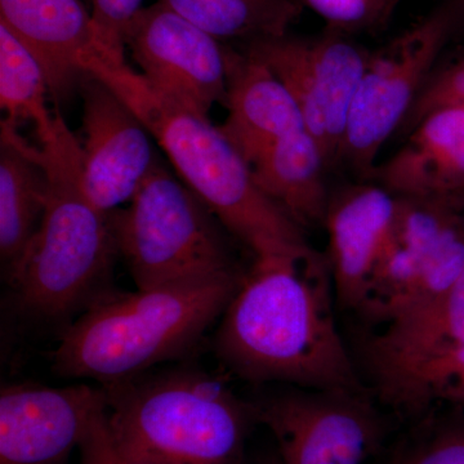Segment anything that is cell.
<instances>
[{"label":"cell","mask_w":464,"mask_h":464,"mask_svg":"<svg viewBox=\"0 0 464 464\" xmlns=\"http://www.w3.org/2000/svg\"><path fill=\"white\" fill-rule=\"evenodd\" d=\"M328 262L257 258L226 307L216 353L255 383L364 392L332 310Z\"/></svg>","instance_id":"cell-1"},{"label":"cell","mask_w":464,"mask_h":464,"mask_svg":"<svg viewBox=\"0 0 464 464\" xmlns=\"http://www.w3.org/2000/svg\"><path fill=\"white\" fill-rule=\"evenodd\" d=\"M87 72L127 102L169 158L179 179L226 231L257 258L313 259L304 230L259 188L252 168L208 116L167 99L124 61L100 52Z\"/></svg>","instance_id":"cell-2"},{"label":"cell","mask_w":464,"mask_h":464,"mask_svg":"<svg viewBox=\"0 0 464 464\" xmlns=\"http://www.w3.org/2000/svg\"><path fill=\"white\" fill-rule=\"evenodd\" d=\"M39 157L48 176L42 224L17 264L5 275L21 314L60 324L114 293L118 246L109 215L92 206L82 182V146L57 111L56 130Z\"/></svg>","instance_id":"cell-3"},{"label":"cell","mask_w":464,"mask_h":464,"mask_svg":"<svg viewBox=\"0 0 464 464\" xmlns=\"http://www.w3.org/2000/svg\"><path fill=\"white\" fill-rule=\"evenodd\" d=\"M243 275L115 292L70 323L52 353L61 377L101 386L148 373L197 346L224 315Z\"/></svg>","instance_id":"cell-4"},{"label":"cell","mask_w":464,"mask_h":464,"mask_svg":"<svg viewBox=\"0 0 464 464\" xmlns=\"http://www.w3.org/2000/svg\"><path fill=\"white\" fill-rule=\"evenodd\" d=\"M110 429L130 456L151 464H241L250 402L219 378L177 368L102 386Z\"/></svg>","instance_id":"cell-5"},{"label":"cell","mask_w":464,"mask_h":464,"mask_svg":"<svg viewBox=\"0 0 464 464\" xmlns=\"http://www.w3.org/2000/svg\"><path fill=\"white\" fill-rule=\"evenodd\" d=\"M109 219L137 289L239 273L224 226L159 157L130 206Z\"/></svg>","instance_id":"cell-6"},{"label":"cell","mask_w":464,"mask_h":464,"mask_svg":"<svg viewBox=\"0 0 464 464\" xmlns=\"http://www.w3.org/2000/svg\"><path fill=\"white\" fill-rule=\"evenodd\" d=\"M457 20L456 5H441L371 51L348 114L341 163L369 179L384 143L402 127L438 67Z\"/></svg>","instance_id":"cell-7"},{"label":"cell","mask_w":464,"mask_h":464,"mask_svg":"<svg viewBox=\"0 0 464 464\" xmlns=\"http://www.w3.org/2000/svg\"><path fill=\"white\" fill-rule=\"evenodd\" d=\"M243 51L264 63L288 88L328 166L341 163L348 114L371 51L333 30L250 42Z\"/></svg>","instance_id":"cell-8"},{"label":"cell","mask_w":464,"mask_h":464,"mask_svg":"<svg viewBox=\"0 0 464 464\" xmlns=\"http://www.w3.org/2000/svg\"><path fill=\"white\" fill-rule=\"evenodd\" d=\"M250 404L282 464H364L383 440V420L365 392L295 387Z\"/></svg>","instance_id":"cell-9"},{"label":"cell","mask_w":464,"mask_h":464,"mask_svg":"<svg viewBox=\"0 0 464 464\" xmlns=\"http://www.w3.org/2000/svg\"><path fill=\"white\" fill-rule=\"evenodd\" d=\"M125 45L150 87L183 108L208 116L227 94V45L160 2L142 8Z\"/></svg>","instance_id":"cell-10"},{"label":"cell","mask_w":464,"mask_h":464,"mask_svg":"<svg viewBox=\"0 0 464 464\" xmlns=\"http://www.w3.org/2000/svg\"><path fill=\"white\" fill-rule=\"evenodd\" d=\"M79 93L83 100L82 182L92 206L110 215L132 200L158 155L148 128L105 82L88 72Z\"/></svg>","instance_id":"cell-11"},{"label":"cell","mask_w":464,"mask_h":464,"mask_svg":"<svg viewBox=\"0 0 464 464\" xmlns=\"http://www.w3.org/2000/svg\"><path fill=\"white\" fill-rule=\"evenodd\" d=\"M106 408L101 384H5L0 391V464H65Z\"/></svg>","instance_id":"cell-12"},{"label":"cell","mask_w":464,"mask_h":464,"mask_svg":"<svg viewBox=\"0 0 464 464\" xmlns=\"http://www.w3.org/2000/svg\"><path fill=\"white\" fill-rule=\"evenodd\" d=\"M464 346V268L439 297L402 314L366 342L378 393L405 411L415 384L440 359Z\"/></svg>","instance_id":"cell-13"},{"label":"cell","mask_w":464,"mask_h":464,"mask_svg":"<svg viewBox=\"0 0 464 464\" xmlns=\"http://www.w3.org/2000/svg\"><path fill=\"white\" fill-rule=\"evenodd\" d=\"M0 24L38 61L57 105L79 92L88 61L105 51L81 0H0Z\"/></svg>","instance_id":"cell-14"},{"label":"cell","mask_w":464,"mask_h":464,"mask_svg":"<svg viewBox=\"0 0 464 464\" xmlns=\"http://www.w3.org/2000/svg\"><path fill=\"white\" fill-rule=\"evenodd\" d=\"M398 210V197L378 183L332 195L326 210L329 271L342 306L362 310Z\"/></svg>","instance_id":"cell-15"},{"label":"cell","mask_w":464,"mask_h":464,"mask_svg":"<svg viewBox=\"0 0 464 464\" xmlns=\"http://www.w3.org/2000/svg\"><path fill=\"white\" fill-rule=\"evenodd\" d=\"M368 179L398 198L464 204V108L433 110Z\"/></svg>","instance_id":"cell-16"},{"label":"cell","mask_w":464,"mask_h":464,"mask_svg":"<svg viewBox=\"0 0 464 464\" xmlns=\"http://www.w3.org/2000/svg\"><path fill=\"white\" fill-rule=\"evenodd\" d=\"M224 106L228 116L219 128L249 166L273 143L306 130L285 84L257 58L230 45Z\"/></svg>","instance_id":"cell-17"},{"label":"cell","mask_w":464,"mask_h":464,"mask_svg":"<svg viewBox=\"0 0 464 464\" xmlns=\"http://www.w3.org/2000/svg\"><path fill=\"white\" fill-rule=\"evenodd\" d=\"M328 167L307 130L273 143L250 164L259 188L304 230L325 222L331 200L324 176Z\"/></svg>","instance_id":"cell-18"},{"label":"cell","mask_w":464,"mask_h":464,"mask_svg":"<svg viewBox=\"0 0 464 464\" xmlns=\"http://www.w3.org/2000/svg\"><path fill=\"white\" fill-rule=\"evenodd\" d=\"M48 176L39 149L2 121L0 134V261L7 274L35 237L48 200Z\"/></svg>","instance_id":"cell-19"},{"label":"cell","mask_w":464,"mask_h":464,"mask_svg":"<svg viewBox=\"0 0 464 464\" xmlns=\"http://www.w3.org/2000/svg\"><path fill=\"white\" fill-rule=\"evenodd\" d=\"M218 41L277 38L301 17L302 0H159Z\"/></svg>","instance_id":"cell-20"},{"label":"cell","mask_w":464,"mask_h":464,"mask_svg":"<svg viewBox=\"0 0 464 464\" xmlns=\"http://www.w3.org/2000/svg\"><path fill=\"white\" fill-rule=\"evenodd\" d=\"M47 79L38 61L0 24V106L8 124L32 121L36 136L48 141L56 130V114L47 106Z\"/></svg>","instance_id":"cell-21"},{"label":"cell","mask_w":464,"mask_h":464,"mask_svg":"<svg viewBox=\"0 0 464 464\" xmlns=\"http://www.w3.org/2000/svg\"><path fill=\"white\" fill-rule=\"evenodd\" d=\"M390 464H464V420L423 424L396 449Z\"/></svg>","instance_id":"cell-22"},{"label":"cell","mask_w":464,"mask_h":464,"mask_svg":"<svg viewBox=\"0 0 464 464\" xmlns=\"http://www.w3.org/2000/svg\"><path fill=\"white\" fill-rule=\"evenodd\" d=\"M325 21L328 30L341 34L366 33L389 23L401 0H302Z\"/></svg>","instance_id":"cell-23"},{"label":"cell","mask_w":464,"mask_h":464,"mask_svg":"<svg viewBox=\"0 0 464 464\" xmlns=\"http://www.w3.org/2000/svg\"><path fill=\"white\" fill-rule=\"evenodd\" d=\"M435 400L464 409V346L440 359L415 384L405 411L418 413Z\"/></svg>","instance_id":"cell-24"},{"label":"cell","mask_w":464,"mask_h":464,"mask_svg":"<svg viewBox=\"0 0 464 464\" xmlns=\"http://www.w3.org/2000/svg\"><path fill=\"white\" fill-rule=\"evenodd\" d=\"M453 106L464 108V56L441 69L436 67L405 119L402 132L408 133L433 110Z\"/></svg>","instance_id":"cell-25"},{"label":"cell","mask_w":464,"mask_h":464,"mask_svg":"<svg viewBox=\"0 0 464 464\" xmlns=\"http://www.w3.org/2000/svg\"><path fill=\"white\" fill-rule=\"evenodd\" d=\"M92 20L108 56L124 61L128 27L142 9V0H91Z\"/></svg>","instance_id":"cell-26"},{"label":"cell","mask_w":464,"mask_h":464,"mask_svg":"<svg viewBox=\"0 0 464 464\" xmlns=\"http://www.w3.org/2000/svg\"><path fill=\"white\" fill-rule=\"evenodd\" d=\"M79 450L81 464H151L130 456L118 444L110 429L106 409L92 420Z\"/></svg>","instance_id":"cell-27"},{"label":"cell","mask_w":464,"mask_h":464,"mask_svg":"<svg viewBox=\"0 0 464 464\" xmlns=\"http://www.w3.org/2000/svg\"><path fill=\"white\" fill-rule=\"evenodd\" d=\"M259 464H282V462H280L279 457H277L276 454V456L266 458V459L262 460Z\"/></svg>","instance_id":"cell-28"}]
</instances>
